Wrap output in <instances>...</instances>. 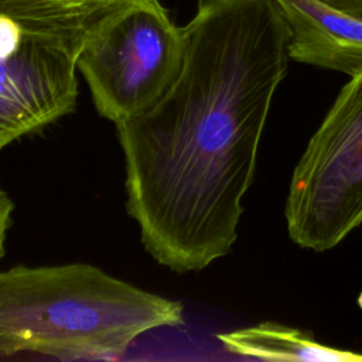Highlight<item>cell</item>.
Returning <instances> with one entry per match:
<instances>
[{"label": "cell", "instance_id": "6da1fadb", "mask_svg": "<svg viewBox=\"0 0 362 362\" xmlns=\"http://www.w3.org/2000/svg\"><path fill=\"white\" fill-rule=\"evenodd\" d=\"M184 37L171 88L115 123L127 211L146 250L178 273L205 269L238 238L290 28L274 0H201Z\"/></svg>", "mask_w": 362, "mask_h": 362}, {"label": "cell", "instance_id": "7a4b0ae2", "mask_svg": "<svg viewBox=\"0 0 362 362\" xmlns=\"http://www.w3.org/2000/svg\"><path fill=\"white\" fill-rule=\"evenodd\" d=\"M184 324L178 301L88 263L0 272V355L122 354L139 335Z\"/></svg>", "mask_w": 362, "mask_h": 362}, {"label": "cell", "instance_id": "3957f363", "mask_svg": "<svg viewBox=\"0 0 362 362\" xmlns=\"http://www.w3.org/2000/svg\"><path fill=\"white\" fill-rule=\"evenodd\" d=\"M185 51L158 0H139L102 20L83 40L76 69L98 113L117 123L154 105L177 79Z\"/></svg>", "mask_w": 362, "mask_h": 362}, {"label": "cell", "instance_id": "277c9868", "mask_svg": "<svg viewBox=\"0 0 362 362\" xmlns=\"http://www.w3.org/2000/svg\"><path fill=\"white\" fill-rule=\"evenodd\" d=\"M290 239L325 252L362 223V72L341 89L296 165L284 208Z\"/></svg>", "mask_w": 362, "mask_h": 362}, {"label": "cell", "instance_id": "5b68a950", "mask_svg": "<svg viewBox=\"0 0 362 362\" xmlns=\"http://www.w3.org/2000/svg\"><path fill=\"white\" fill-rule=\"evenodd\" d=\"M76 55L0 14V150L75 109Z\"/></svg>", "mask_w": 362, "mask_h": 362}, {"label": "cell", "instance_id": "8992f818", "mask_svg": "<svg viewBox=\"0 0 362 362\" xmlns=\"http://www.w3.org/2000/svg\"><path fill=\"white\" fill-rule=\"evenodd\" d=\"M290 28L288 58L338 71L362 72V18L322 0H274Z\"/></svg>", "mask_w": 362, "mask_h": 362}, {"label": "cell", "instance_id": "52a82bcc", "mask_svg": "<svg viewBox=\"0 0 362 362\" xmlns=\"http://www.w3.org/2000/svg\"><path fill=\"white\" fill-rule=\"evenodd\" d=\"M139 0H0V14L61 41L75 55L106 17Z\"/></svg>", "mask_w": 362, "mask_h": 362}, {"label": "cell", "instance_id": "ba28073f", "mask_svg": "<svg viewBox=\"0 0 362 362\" xmlns=\"http://www.w3.org/2000/svg\"><path fill=\"white\" fill-rule=\"evenodd\" d=\"M225 349L263 361L362 362V354L321 345L308 332L276 322L219 334Z\"/></svg>", "mask_w": 362, "mask_h": 362}, {"label": "cell", "instance_id": "9c48e42d", "mask_svg": "<svg viewBox=\"0 0 362 362\" xmlns=\"http://www.w3.org/2000/svg\"><path fill=\"white\" fill-rule=\"evenodd\" d=\"M14 209L13 201L0 187V259L6 255V235L11 225V212Z\"/></svg>", "mask_w": 362, "mask_h": 362}, {"label": "cell", "instance_id": "30bf717a", "mask_svg": "<svg viewBox=\"0 0 362 362\" xmlns=\"http://www.w3.org/2000/svg\"><path fill=\"white\" fill-rule=\"evenodd\" d=\"M345 13L362 18V0H322Z\"/></svg>", "mask_w": 362, "mask_h": 362}, {"label": "cell", "instance_id": "8fae6325", "mask_svg": "<svg viewBox=\"0 0 362 362\" xmlns=\"http://www.w3.org/2000/svg\"><path fill=\"white\" fill-rule=\"evenodd\" d=\"M358 305H359L361 310H362V291H361V294H359V297H358Z\"/></svg>", "mask_w": 362, "mask_h": 362}, {"label": "cell", "instance_id": "7c38bea8", "mask_svg": "<svg viewBox=\"0 0 362 362\" xmlns=\"http://www.w3.org/2000/svg\"><path fill=\"white\" fill-rule=\"evenodd\" d=\"M199 1H201V0H199Z\"/></svg>", "mask_w": 362, "mask_h": 362}]
</instances>
